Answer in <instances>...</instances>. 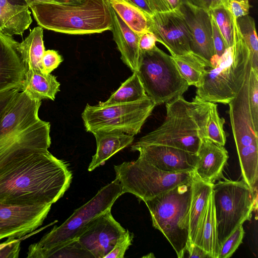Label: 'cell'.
Listing matches in <instances>:
<instances>
[{
    "label": "cell",
    "instance_id": "1",
    "mask_svg": "<svg viewBox=\"0 0 258 258\" xmlns=\"http://www.w3.org/2000/svg\"><path fill=\"white\" fill-rule=\"evenodd\" d=\"M72 173L48 150L27 154L0 167V204H52L69 188Z\"/></svg>",
    "mask_w": 258,
    "mask_h": 258
},
{
    "label": "cell",
    "instance_id": "2",
    "mask_svg": "<svg viewBox=\"0 0 258 258\" xmlns=\"http://www.w3.org/2000/svg\"><path fill=\"white\" fill-rule=\"evenodd\" d=\"M233 44L212 67L206 69L196 95L212 102L228 104L237 95L251 63L258 64L255 21L249 16H233Z\"/></svg>",
    "mask_w": 258,
    "mask_h": 258
},
{
    "label": "cell",
    "instance_id": "3",
    "mask_svg": "<svg viewBox=\"0 0 258 258\" xmlns=\"http://www.w3.org/2000/svg\"><path fill=\"white\" fill-rule=\"evenodd\" d=\"M41 100L21 90L0 120V167L24 155L48 150L50 124L41 120Z\"/></svg>",
    "mask_w": 258,
    "mask_h": 258
},
{
    "label": "cell",
    "instance_id": "4",
    "mask_svg": "<svg viewBox=\"0 0 258 258\" xmlns=\"http://www.w3.org/2000/svg\"><path fill=\"white\" fill-rule=\"evenodd\" d=\"M211 104L197 95L190 102L180 96L166 103L163 122L135 144L160 145L197 154L202 139L206 137Z\"/></svg>",
    "mask_w": 258,
    "mask_h": 258
},
{
    "label": "cell",
    "instance_id": "5",
    "mask_svg": "<svg viewBox=\"0 0 258 258\" xmlns=\"http://www.w3.org/2000/svg\"><path fill=\"white\" fill-rule=\"evenodd\" d=\"M39 26L57 32L82 35L111 30L112 17L106 0L78 4L34 3L29 6Z\"/></svg>",
    "mask_w": 258,
    "mask_h": 258
},
{
    "label": "cell",
    "instance_id": "6",
    "mask_svg": "<svg viewBox=\"0 0 258 258\" xmlns=\"http://www.w3.org/2000/svg\"><path fill=\"white\" fill-rule=\"evenodd\" d=\"M192 179L144 201L153 226L166 238L178 258L184 257L189 242Z\"/></svg>",
    "mask_w": 258,
    "mask_h": 258
},
{
    "label": "cell",
    "instance_id": "7",
    "mask_svg": "<svg viewBox=\"0 0 258 258\" xmlns=\"http://www.w3.org/2000/svg\"><path fill=\"white\" fill-rule=\"evenodd\" d=\"M136 73L147 95L156 105L182 96L189 86L171 56L156 45L149 50H141Z\"/></svg>",
    "mask_w": 258,
    "mask_h": 258
},
{
    "label": "cell",
    "instance_id": "8",
    "mask_svg": "<svg viewBox=\"0 0 258 258\" xmlns=\"http://www.w3.org/2000/svg\"><path fill=\"white\" fill-rule=\"evenodd\" d=\"M156 106L148 96L129 103L88 104L81 116L88 132H120L135 136L140 132Z\"/></svg>",
    "mask_w": 258,
    "mask_h": 258
},
{
    "label": "cell",
    "instance_id": "9",
    "mask_svg": "<svg viewBox=\"0 0 258 258\" xmlns=\"http://www.w3.org/2000/svg\"><path fill=\"white\" fill-rule=\"evenodd\" d=\"M213 202L219 246L257 208V192L242 180L225 179L213 184Z\"/></svg>",
    "mask_w": 258,
    "mask_h": 258
},
{
    "label": "cell",
    "instance_id": "10",
    "mask_svg": "<svg viewBox=\"0 0 258 258\" xmlns=\"http://www.w3.org/2000/svg\"><path fill=\"white\" fill-rule=\"evenodd\" d=\"M114 168L122 194L131 193L144 202L191 180L194 174V172L164 171L140 157Z\"/></svg>",
    "mask_w": 258,
    "mask_h": 258
},
{
    "label": "cell",
    "instance_id": "11",
    "mask_svg": "<svg viewBox=\"0 0 258 258\" xmlns=\"http://www.w3.org/2000/svg\"><path fill=\"white\" fill-rule=\"evenodd\" d=\"M121 195V185L115 178L87 203L76 209L62 224L54 226L38 242L32 245L37 248H48L76 238L91 221L111 209Z\"/></svg>",
    "mask_w": 258,
    "mask_h": 258
},
{
    "label": "cell",
    "instance_id": "12",
    "mask_svg": "<svg viewBox=\"0 0 258 258\" xmlns=\"http://www.w3.org/2000/svg\"><path fill=\"white\" fill-rule=\"evenodd\" d=\"M148 31L155 36L157 42L166 47L171 55L191 51L190 33L179 9L148 16Z\"/></svg>",
    "mask_w": 258,
    "mask_h": 258
},
{
    "label": "cell",
    "instance_id": "13",
    "mask_svg": "<svg viewBox=\"0 0 258 258\" xmlns=\"http://www.w3.org/2000/svg\"><path fill=\"white\" fill-rule=\"evenodd\" d=\"M52 204L15 206L0 204V240L18 238L41 226Z\"/></svg>",
    "mask_w": 258,
    "mask_h": 258
},
{
    "label": "cell",
    "instance_id": "14",
    "mask_svg": "<svg viewBox=\"0 0 258 258\" xmlns=\"http://www.w3.org/2000/svg\"><path fill=\"white\" fill-rule=\"evenodd\" d=\"M126 231L109 209L91 221L76 238L94 258H104Z\"/></svg>",
    "mask_w": 258,
    "mask_h": 258
},
{
    "label": "cell",
    "instance_id": "15",
    "mask_svg": "<svg viewBox=\"0 0 258 258\" xmlns=\"http://www.w3.org/2000/svg\"><path fill=\"white\" fill-rule=\"evenodd\" d=\"M250 68V67L237 96L228 104L231 128L237 152L258 150V129L256 128L253 121L248 99Z\"/></svg>",
    "mask_w": 258,
    "mask_h": 258
},
{
    "label": "cell",
    "instance_id": "16",
    "mask_svg": "<svg viewBox=\"0 0 258 258\" xmlns=\"http://www.w3.org/2000/svg\"><path fill=\"white\" fill-rule=\"evenodd\" d=\"M131 150L138 151L139 157L149 164L168 172H194L198 160L197 154L160 145L134 144Z\"/></svg>",
    "mask_w": 258,
    "mask_h": 258
},
{
    "label": "cell",
    "instance_id": "17",
    "mask_svg": "<svg viewBox=\"0 0 258 258\" xmlns=\"http://www.w3.org/2000/svg\"><path fill=\"white\" fill-rule=\"evenodd\" d=\"M179 10L190 33L191 51L211 63L215 54L210 12L187 3H180Z\"/></svg>",
    "mask_w": 258,
    "mask_h": 258
},
{
    "label": "cell",
    "instance_id": "18",
    "mask_svg": "<svg viewBox=\"0 0 258 258\" xmlns=\"http://www.w3.org/2000/svg\"><path fill=\"white\" fill-rule=\"evenodd\" d=\"M18 42L0 31V93L21 87L26 69L18 49Z\"/></svg>",
    "mask_w": 258,
    "mask_h": 258
},
{
    "label": "cell",
    "instance_id": "19",
    "mask_svg": "<svg viewBox=\"0 0 258 258\" xmlns=\"http://www.w3.org/2000/svg\"><path fill=\"white\" fill-rule=\"evenodd\" d=\"M198 160L194 173L201 180L213 183L222 175L229 158L224 146L205 137L197 153Z\"/></svg>",
    "mask_w": 258,
    "mask_h": 258
},
{
    "label": "cell",
    "instance_id": "20",
    "mask_svg": "<svg viewBox=\"0 0 258 258\" xmlns=\"http://www.w3.org/2000/svg\"><path fill=\"white\" fill-rule=\"evenodd\" d=\"M110 10L112 17L111 31L120 52L121 59L131 71L136 72L141 51L140 36L133 31L110 6Z\"/></svg>",
    "mask_w": 258,
    "mask_h": 258
},
{
    "label": "cell",
    "instance_id": "21",
    "mask_svg": "<svg viewBox=\"0 0 258 258\" xmlns=\"http://www.w3.org/2000/svg\"><path fill=\"white\" fill-rule=\"evenodd\" d=\"M213 184L201 180L194 172L189 208V243H195L197 234L203 222Z\"/></svg>",
    "mask_w": 258,
    "mask_h": 258
},
{
    "label": "cell",
    "instance_id": "22",
    "mask_svg": "<svg viewBox=\"0 0 258 258\" xmlns=\"http://www.w3.org/2000/svg\"><path fill=\"white\" fill-rule=\"evenodd\" d=\"M93 134L97 149L89 165V171L104 165L114 154L131 145L134 140V136L120 132H97Z\"/></svg>",
    "mask_w": 258,
    "mask_h": 258
},
{
    "label": "cell",
    "instance_id": "23",
    "mask_svg": "<svg viewBox=\"0 0 258 258\" xmlns=\"http://www.w3.org/2000/svg\"><path fill=\"white\" fill-rule=\"evenodd\" d=\"M27 6L13 5L0 0V31L7 35H23L32 22Z\"/></svg>",
    "mask_w": 258,
    "mask_h": 258
},
{
    "label": "cell",
    "instance_id": "24",
    "mask_svg": "<svg viewBox=\"0 0 258 258\" xmlns=\"http://www.w3.org/2000/svg\"><path fill=\"white\" fill-rule=\"evenodd\" d=\"M59 88L60 83L56 76L33 70L26 71L21 86L22 90L26 91L33 98L39 100H54Z\"/></svg>",
    "mask_w": 258,
    "mask_h": 258
},
{
    "label": "cell",
    "instance_id": "25",
    "mask_svg": "<svg viewBox=\"0 0 258 258\" xmlns=\"http://www.w3.org/2000/svg\"><path fill=\"white\" fill-rule=\"evenodd\" d=\"M17 47L26 71L42 72L41 61L45 51L42 27H34Z\"/></svg>",
    "mask_w": 258,
    "mask_h": 258
},
{
    "label": "cell",
    "instance_id": "26",
    "mask_svg": "<svg viewBox=\"0 0 258 258\" xmlns=\"http://www.w3.org/2000/svg\"><path fill=\"white\" fill-rule=\"evenodd\" d=\"M194 244L203 249L210 258H218L220 246L212 191L209 197L203 222Z\"/></svg>",
    "mask_w": 258,
    "mask_h": 258
},
{
    "label": "cell",
    "instance_id": "27",
    "mask_svg": "<svg viewBox=\"0 0 258 258\" xmlns=\"http://www.w3.org/2000/svg\"><path fill=\"white\" fill-rule=\"evenodd\" d=\"M179 72L189 86L200 85L207 68L212 67L210 62L192 51L180 55H171Z\"/></svg>",
    "mask_w": 258,
    "mask_h": 258
},
{
    "label": "cell",
    "instance_id": "28",
    "mask_svg": "<svg viewBox=\"0 0 258 258\" xmlns=\"http://www.w3.org/2000/svg\"><path fill=\"white\" fill-rule=\"evenodd\" d=\"M28 258H94L77 238L48 248H37L31 244L28 248Z\"/></svg>",
    "mask_w": 258,
    "mask_h": 258
},
{
    "label": "cell",
    "instance_id": "29",
    "mask_svg": "<svg viewBox=\"0 0 258 258\" xmlns=\"http://www.w3.org/2000/svg\"><path fill=\"white\" fill-rule=\"evenodd\" d=\"M123 21L141 36L148 31V15L128 0H106Z\"/></svg>",
    "mask_w": 258,
    "mask_h": 258
},
{
    "label": "cell",
    "instance_id": "30",
    "mask_svg": "<svg viewBox=\"0 0 258 258\" xmlns=\"http://www.w3.org/2000/svg\"><path fill=\"white\" fill-rule=\"evenodd\" d=\"M148 96L136 72L122 83L118 89L113 93L102 104L124 103L135 102Z\"/></svg>",
    "mask_w": 258,
    "mask_h": 258
},
{
    "label": "cell",
    "instance_id": "31",
    "mask_svg": "<svg viewBox=\"0 0 258 258\" xmlns=\"http://www.w3.org/2000/svg\"><path fill=\"white\" fill-rule=\"evenodd\" d=\"M224 41L226 48L233 44V16L228 5H222L210 11Z\"/></svg>",
    "mask_w": 258,
    "mask_h": 258
},
{
    "label": "cell",
    "instance_id": "32",
    "mask_svg": "<svg viewBox=\"0 0 258 258\" xmlns=\"http://www.w3.org/2000/svg\"><path fill=\"white\" fill-rule=\"evenodd\" d=\"M224 123V119L219 116L217 105L211 102L206 125V137L217 144L224 146L226 141Z\"/></svg>",
    "mask_w": 258,
    "mask_h": 258
},
{
    "label": "cell",
    "instance_id": "33",
    "mask_svg": "<svg viewBox=\"0 0 258 258\" xmlns=\"http://www.w3.org/2000/svg\"><path fill=\"white\" fill-rule=\"evenodd\" d=\"M248 99L253 121L258 129V71L251 66L248 75Z\"/></svg>",
    "mask_w": 258,
    "mask_h": 258
},
{
    "label": "cell",
    "instance_id": "34",
    "mask_svg": "<svg viewBox=\"0 0 258 258\" xmlns=\"http://www.w3.org/2000/svg\"><path fill=\"white\" fill-rule=\"evenodd\" d=\"M244 231L242 225H239L220 246L218 258H229L242 242Z\"/></svg>",
    "mask_w": 258,
    "mask_h": 258
},
{
    "label": "cell",
    "instance_id": "35",
    "mask_svg": "<svg viewBox=\"0 0 258 258\" xmlns=\"http://www.w3.org/2000/svg\"><path fill=\"white\" fill-rule=\"evenodd\" d=\"M133 235L126 230L124 235L117 241L113 249L104 258H123L126 250L132 244Z\"/></svg>",
    "mask_w": 258,
    "mask_h": 258
},
{
    "label": "cell",
    "instance_id": "36",
    "mask_svg": "<svg viewBox=\"0 0 258 258\" xmlns=\"http://www.w3.org/2000/svg\"><path fill=\"white\" fill-rule=\"evenodd\" d=\"M63 61L61 56L54 50H47L42 58V72L46 74H50Z\"/></svg>",
    "mask_w": 258,
    "mask_h": 258
},
{
    "label": "cell",
    "instance_id": "37",
    "mask_svg": "<svg viewBox=\"0 0 258 258\" xmlns=\"http://www.w3.org/2000/svg\"><path fill=\"white\" fill-rule=\"evenodd\" d=\"M24 236L15 238H8L5 245L0 250V258H17L20 251V244Z\"/></svg>",
    "mask_w": 258,
    "mask_h": 258
},
{
    "label": "cell",
    "instance_id": "38",
    "mask_svg": "<svg viewBox=\"0 0 258 258\" xmlns=\"http://www.w3.org/2000/svg\"><path fill=\"white\" fill-rule=\"evenodd\" d=\"M211 16L212 39L215 54V56L211 61L212 62L213 61L220 57L224 53L227 48L225 46L223 37L211 15Z\"/></svg>",
    "mask_w": 258,
    "mask_h": 258
},
{
    "label": "cell",
    "instance_id": "39",
    "mask_svg": "<svg viewBox=\"0 0 258 258\" xmlns=\"http://www.w3.org/2000/svg\"><path fill=\"white\" fill-rule=\"evenodd\" d=\"M250 7L249 0H229L228 3L229 10L236 19L248 15Z\"/></svg>",
    "mask_w": 258,
    "mask_h": 258
},
{
    "label": "cell",
    "instance_id": "40",
    "mask_svg": "<svg viewBox=\"0 0 258 258\" xmlns=\"http://www.w3.org/2000/svg\"><path fill=\"white\" fill-rule=\"evenodd\" d=\"M153 13L166 12L179 9V0H148Z\"/></svg>",
    "mask_w": 258,
    "mask_h": 258
},
{
    "label": "cell",
    "instance_id": "41",
    "mask_svg": "<svg viewBox=\"0 0 258 258\" xmlns=\"http://www.w3.org/2000/svg\"><path fill=\"white\" fill-rule=\"evenodd\" d=\"M229 0H179L180 3H187L209 12L222 5H228Z\"/></svg>",
    "mask_w": 258,
    "mask_h": 258
},
{
    "label": "cell",
    "instance_id": "42",
    "mask_svg": "<svg viewBox=\"0 0 258 258\" xmlns=\"http://www.w3.org/2000/svg\"><path fill=\"white\" fill-rule=\"evenodd\" d=\"M21 90L20 87L0 93V120L16 95Z\"/></svg>",
    "mask_w": 258,
    "mask_h": 258
},
{
    "label": "cell",
    "instance_id": "43",
    "mask_svg": "<svg viewBox=\"0 0 258 258\" xmlns=\"http://www.w3.org/2000/svg\"><path fill=\"white\" fill-rule=\"evenodd\" d=\"M157 39L151 32L147 31L142 34L140 37L139 47L140 50H149L156 46Z\"/></svg>",
    "mask_w": 258,
    "mask_h": 258
},
{
    "label": "cell",
    "instance_id": "44",
    "mask_svg": "<svg viewBox=\"0 0 258 258\" xmlns=\"http://www.w3.org/2000/svg\"><path fill=\"white\" fill-rule=\"evenodd\" d=\"M186 252L188 257L210 258L203 249L194 243H188L185 251Z\"/></svg>",
    "mask_w": 258,
    "mask_h": 258
},
{
    "label": "cell",
    "instance_id": "45",
    "mask_svg": "<svg viewBox=\"0 0 258 258\" xmlns=\"http://www.w3.org/2000/svg\"><path fill=\"white\" fill-rule=\"evenodd\" d=\"M129 2L138 7L148 16L154 14L151 10L148 0H128Z\"/></svg>",
    "mask_w": 258,
    "mask_h": 258
},
{
    "label": "cell",
    "instance_id": "46",
    "mask_svg": "<svg viewBox=\"0 0 258 258\" xmlns=\"http://www.w3.org/2000/svg\"><path fill=\"white\" fill-rule=\"evenodd\" d=\"M54 3L60 4H78L81 2L82 0H52Z\"/></svg>",
    "mask_w": 258,
    "mask_h": 258
},
{
    "label": "cell",
    "instance_id": "47",
    "mask_svg": "<svg viewBox=\"0 0 258 258\" xmlns=\"http://www.w3.org/2000/svg\"><path fill=\"white\" fill-rule=\"evenodd\" d=\"M12 4L21 6H28L25 0H7ZM29 7V6H28Z\"/></svg>",
    "mask_w": 258,
    "mask_h": 258
},
{
    "label": "cell",
    "instance_id": "48",
    "mask_svg": "<svg viewBox=\"0 0 258 258\" xmlns=\"http://www.w3.org/2000/svg\"><path fill=\"white\" fill-rule=\"evenodd\" d=\"M29 6L32 3H55L52 0H25Z\"/></svg>",
    "mask_w": 258,
    "mask_h": 258
}]
</instances>
